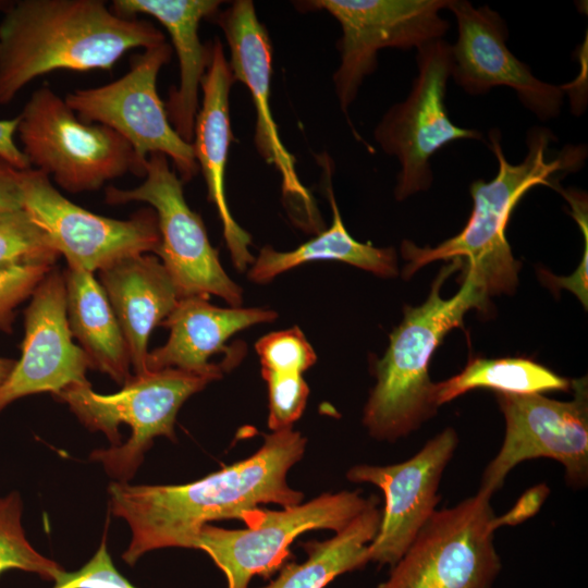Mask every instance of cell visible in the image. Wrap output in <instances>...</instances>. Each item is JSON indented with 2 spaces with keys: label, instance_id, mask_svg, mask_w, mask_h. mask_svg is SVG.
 <instances>
[{
  "label": "cell",
  "instance_id": "1",
  "mask_svg": "<svg viewBox=\"0 0 588 588\" xmlns=\"http://www.w3.org/2000/svg\"><path fill=\"white\" fill-rule=\"evenodd\" d=\"M306 439L293 428L265 436L249 457L196 481L169 486L111 482V512L125 519L132 539L122 559L133 566L145 553L162 548L193 549L209 522L240 518L260 504L282 507L302 502L304 494L290 487V468L304 455Z\"/></svg>",
  "mask_w": 588,
  "mask_h": 588
},
{
  "label": "cell",
  "instance_id": "2",
  "mask_svg": "<svg viewBox=\"0 0 588 588\" xmlns=\"http://www.w3.org/2000/svg\"><path fill=\"white\" fill-rule=\"evenodd\" d=\"M166 42L152 23L101 0H21L0 21V105L56 70H110L128 50Z\"/></svg>",
  "mask_w": 588,
  "mask_h": 588
},
{
  "label": "cell",
  "instance_id": "3",
  "mask_svg": "<svg viewBox=\"0 0 588 588\" xmlns=\"http://www.w3.org/2000/svg\"><path fill=\"white\" fill-rule=\"evenodd\" d=\"M490 149L499 168L489 182L476 180L469 192L473 210L462 231L436 247H418L411 241L402 243V255L407 261L403 274L408 278L418 269L436 260L461 259L464 273H470L489 295L513 293L518 283L520 262L512 254L506 240V226L522 197L532 187L556 186L560 175L576 171L583 164V146H564L550 152L554 134L544 127L529 130L527 155L517 164L506 159L498 128L489 132Z\"/></svg>",
  "mask_w": 588,
  "mask_h": 588
},
{
  "label": "cell",
  "instance_id": "4",
  "mask_svg": "<svg viewBox=\"0 0 588 588\" xmlns=\"http://www.w3.org/2000/svg\"><path fill=\"white\" fill-rule=\"evenodd\" d=\"M462 266L461 259H452L433 281L427 301L418 307H405L384 356L375 364L377 383L364 407L363 424L377 440L394 442L437 414L430 358L446 333L463 326L470 308H487L489 297L470 273H464L453 297H441L442 284Z\"/></svg>",
  "mask_w": 588,
  "mask_h": 588
},
{
  "label": "cell",
  "instance_id": "5",
  "mask_svg": "<svg viewBox=\"0 0 588 588\" xmlns=\"http://www.w3.org/2000/svg\"><path fill=\"white\" fill-rule=\"evenodd\" d=\"M218 379L213 375L166 368L133 375L113 394L96 393L87 381L53 396L66 403L89 430L106 434L111 448L93 451L90 458L101 463L120 482H127L156 437L174 440L175 418L183 403Z\"/></svg>",
  "mask_w": 588,
  "mask_h": 588
},
{
  "label": "cell",
  "instance_id": "6",
  "mask_svg": "<svg viewBox=\"0 0 588 588\" xmlns=\"http://www.w3.org/2000/svg\"><path fill=\"white\" fill-rule=\"evenodd\" d=\"M17 119L16 135L30 168L69 193L97 191L128 172L145 175L126 139L82 121L48 86L33 91Z\"/></svg>",
  "mask_w": 588,
  "mask_h": 588
},
{
  "label": "cell",
  "instance_id": "7",
  "mask_svg": "<svg viewBox=\"0 0 588 588\" xmlns=\"http://www.w3.org/2000/svg\"><path fill=\"white\" fill-rule=\"evenodd\" d=\"M491 497L478 490L436 510L377 588H491L501 569Z\"/></svg>",
  "mask_w": 588,
  "mask_h": 588
},
{
  "label": "cell",
  "instance_id": "8",
  "mask_svg": "<svg viewBox=\"0 0 588 588\" xmlns=\"http://www.w3.org/2000/svg\"><path fill=\"white\" fill-rule=\"evenodd\" d=\"M358 491L324 493L306 503L281 510L257 509L245 514L243 529L205 525L193 549L206 552L225 575L228 588H247L256 576L280 568L290 546L301 534L316 529L335 532L347 526L368 505Z\"/></svg>",
  "mask_w": 588,
  "mask_h": 588
},
{
  "label": "cell",
  "instance_id": "9",
  "mask_svg": "<svg viewBox=\"0 0 588 588\" xmlns=\"http://www.w3.org/2000/svg\"><path fill=\"white\" fill-rule=\"evenodd\" d=\"M171 48L166 41L144 49L120 78L74 89L64 101L82 121L106 125L126 139L144 171L150 155L162 154L172 160L182 182H187L199 171L193 147L171 125L157 91V77L171 59Z\"/></svg>",
  "mask_w": 588,
  "mask_h": 588
},
{
  "label": "cell",
  "instance_id": "10",
  "mask_svg": "<svg viewBox=\"0 0 588 588\" xmlns=\"http://www.w3.org/2000/svg\"><path fill=\"white\" fill-rule=\"evenodd\" d=\"M144 182L133 188L109 186L106 201H143L157 213L160 244L155 254L169 272L180 298L216 295L231 307L243 302L242 289L223 270L200 216L187 205L183 182L162 154L147 158Z\"/></svg>",
  "mask_w": 588,
  "mask_h": 588
},
{
  "label": "cell",
  "instance_id": "11",
  "mask_svg": "<svg viewBox=\"0 0 588 588\" xmlns=\"http://www.w3.org/2000/svg\"><path fill=\"white\" fill-rule=\"evenodd\" d=\"M418 74L407 98L392 106L375 130L385 154L397 158L395 197L426 191L432 183L430 158L457 139H481L482 134L454 124L445 107L452 72L451 45L441 39L417 49Z\"/></svg>",
  "mask_w": 588,
  "mask_h": 588
},
{
  "label": "cell",
  "instance_id": "12",
  "mask_svg": "<svg viewBox=\"0 0 588 588\" xmlns=\"http://www.w3.org/2000/svg\"><path fill=\"white\" fill-rule=\"evenodd\" d=\"M572 401H558L540 393L495 392L505 420V434L499 453L483 470L479 490L492 495L515 466L539 457L560 462L568 487L587 486V381H572Z\"/></svg>",
  "mask_w": 588,
  "mask_h": 588
},
{
  "label": "cell",
  "instance_id": "13",
  "mask_svg": "<svg viewBox=\"0 0 588 588\" xmlns=\"http://www.w3.org/2000/svg\"><path fill=\"white\" fill-rule=\"evenodd\" d=\"M449 0H311L301 10H324L341 25V62L333 75L340 108L347 113L381 49H411L441 39L449 23L440 11Z\"/></svg>",
  "mask_w": 588,
  "mask_h": 588
},
{
  "label": "cell",
  "instance_id": "14",
  "mask_svg": "<svg viewBox=\"0 0 588 588\" xmlns=\"http://www.w3.org/2000/svg\"><path fill=\"white\" fill-rule=\"evenodd\" d=\"M23 203L68 267L94 273L123 258L156 253L160 244L154 209L143 208L127 220L96 215L65 198L49 176L32 168L24 171Z\"/></svg>",
  "mask_w": 588,
  "mask_h": 588
},
{
  "label": "cell",
  "instance_id": "15",
  "mask_svg": "<svg viewBox=\"0 0 588 588\" xmlns=\"http://www.w3.org/2000/svg\"><path fill=\"white\" fill-rule=\"evenodd\" d=\"M457 444L458 437L449 427L406 461L360 464L347 470L350 481L372 483L384 494L380 526L369 544L370 561L393 566L403 556L436 511L440 481Z\"/></svg>",
  "mask_w": 588,
  "mask_h": 588
},
{
  "label": "cell",
  "instance_id": "16",
  "mask_svg": "<svg viewBox=\"0 0 588 588\" xmlns=\"http://www.w3.org/2000/svg\"><path fill=\"white\" fill-rule=\"evenodd\" d=\"M446 9L457 23L451 76L458 86L470 95L506 86L541 121L560 114L569 84L558 86L537 78L507 48L506 25L495 11L487 5L475 8L466 0H449Z\"/></svg>",
  "mask_w": 588,
  "mask_h": 588
},
{
  "label": "cell",
  "instance_id": "17",
  "mask_svg": "<svg viewBox=\"0 0 588 588\" xmlns=\"http://www.w3.org/2000/svg\"><path fill=\"white\" fill-rule=\"evenodd\" d=\"M21 350V358L0 388V413L26 395H54L88 381L89 360L74 344L69 327L64 274L54 267L35 289L25 309Z\"/></svg>",
  "mask_w": 588,
  "mask_h": 588
},
{
  "label": "cell",
  "instance_id": "18",
  "mask_svg": "<svg viewBox=\"0 0 588 588\" xmlns=\"http://www.w3.org/2000/svg\"><path fill=\"white\" fill-rule=\"evenodd\" d=\"M212 17L224 33L233 76L247 87L255 107V145L258 154L279 171L283 194L305 204L313 219V199L298 179L295 158L283 145L271 113L272 46L268 32L249 0H236Z\"/></svg>",
  "mask_w": 588,
  "mask_h": 588
},
{
  "label": "cell",
  "instance_id": "19",
  "mask_svg": "<svg viewBox=\"0 0 588 588\" xmlns=\"http://www.w3.org/2000/svg\"><path fill=\"white\" fill-rule=\"evenodd\" d=\"M210 50V62L200 85L203 100L195 119L192 147L207 185L208 199L220 217L232 261L242 271L254 262L248 250L252 237L233 219L225 196V169L233 138L229 96L236 81L219 38H215Z\"/></svg>",
  "mask_w": 588,
  "mask_h": 588
},
{
  "label": "cell",
  "instance_id": "20",
  "mask_svg": "<svg viewBox=\"0 0 588 588\" xmlns=\"http://www.w3.org/2000/svg\"><path fill=\"white\" fill-rule=\"evenodd\" d=\"M277 317L272 309L223 308L211 305L208 296L182 297L160 323L169 329V339L164 345L148 352L146 371L177 368L221 378L226 371L224 366L209 363V357L224 352L225 342L236 332L272 322Z\"/></svg>",
  "mask_w": 588,
  "mask_h": 588
},
{
  "label": "cell",
  "instance_id": "21",
  "mask_svg": "<svg viewBox=\"0 0 588 588\" xmlns=\"http://www.w3.org/2000/svg\"><path fill=\"white\" fill-rule=\"evenodd\" d=\"M222 3L218 0H114L112 4L118 15H150L169 33L179 60L180 83L170 91L164 106L171 125L191 145L200 85L211 54L210 46L200 41L199 25L204 19L212 17Z\"/></svg>",
  "mask_w": 588,
  "mask_h": 588
},
{
  "label": "cell",
  "instance_id": "22",
  "mask_svg": "<svg viewBox=\"0 0 588 588\" xmlns=\"http://www.w3.org/2000/svg\"><path fill=\"white\" fill-rule=\"evenodd\" d=\"M98 281L124 335L134 375L147 372L149 335L180 299L169 272L158 257L140 254L99 270Z\"/></svg>",
  "mask_w": 588,
  "mask_h": 588
},
{
  "label": "cell",
  "instance_id": "23",
  "mask_svg": "<svg viewBox=\"0 0 588 588\" xmlns=\"http://www.w3.org/2000/svg\"><path fill=\"white\" fill-rule=\"evenodd\" d=\"M63 274L72 336L78 341L90 368L124 385L133 377L131 357L105 290L93 272L68 267Z\"/></svg>",
  "mask_w": 588,
  "mask_h": 588
},
{
  "label": "cell",
  "instance_id": "24",
  "mask_svg": "<svg viewBox=\"0 0 588 588\" xmlns=\"http://www.w3.org/2000/svg\"><path fill=\"white\" fill-rule=\"evenodd\" d=\"M332 208V224L316 237L291 252H277L271 246L261 248L248 271V279L266 284L275 277L302 264L316 260H338L370 271L379 277H395L396 253L360 243L345 229L331 186L327 187Z\"/></svg>",
  "mask_w": 588,
  "mask_h": 588
},
{
  "label": "cell",
  "instance_id": "25",
  "mask_svg": "<svg viewBox=\"0 0 588 588\" xmlns=\"http://www.w3.org/2000/svg\"><path fill=\"white\" fill-rule=\"evenodd\" d=\"M378 503L370 497L367 507L332 538L305 543L306 561L282 565L278 577L261 588H324L335 577L364 567L380 526Z\"/></svg>",
  "mask_w": 588,
  "mask_h": 588
},
{
  "label": "cell",
  "instance_id": "26",
  "mask_svg": "<svg viewBox=\"0 0 588 588\" xmlns=\"http://www.w3.org/2000/svg\"><path fill=\"white\" fill-rule=\"evenodd\" d=\"M477 388L530 394L568 391L572 381L528 358L476 357L470 359L460 373L434 383V402L439 407Z\"/></svg>",
  "mask_w": 588,
  "mask_h": 588
},
{
  "label": "cell",
  "instance_id": "27",
  "mask_svg": "<svg viewBox=\"0 0 588 588\" xmlns=\"http://www.w3.org/2000/svg\"><path fill=\"white\" fill-rule=\"evenodd\" d=\"M61 255L48 233L23 207L0 211V270L13 267H54Z\"/></svg>",
  "mask_w": 588,
  "mask_h": 588
},
{
  "label": "cell",
  "instance_id": "28",
  "mask_svg": "<svg viewBox=\"0 0 588 588\" xmlns=\"http://www.w3.org/2000/svg\"><path fill=\"white\" fill-rule=\"evenodd\" d=\"M19 492L0 497V576L9 569H20L53 581L63 567L34 549L25 536Z\"/></svg>",
  "mask_w": 588,
  "mask_h": 588
},
{
  "label": "cell",
  "instance_id": "29",
  "mask_svg": "<svg viewBox=\"0 0 588 588\" xmlns=\"http://www.w3.org/2000/svg\"><path fill=\"white\" fill-rule=\"evenodd\" d=\"M262 378L303 375L317 360L316 353L298 327L271 332L255 344Z\"/></svg>",
  "mask_w": 588,
  "mask_h": 588
},
{
  "label": "cell",
  "instance_id": "30",
  "mask_svg": "<svg viewBox=\"0 0 588 588\" xmlns=\"http://www.w3.org/2000/svg\"><path fill=\"white\" fill-rule=\"evenodd\" d=\"M268 385V426L272 431L292 428L302 416L309 389L303 375L269 376L264 378Z\"/></svg>",
  "mask_w": 588,
  "mask_h": 588
},
{
  "label": "cell",
  "instance_id": "31",
  "mask_svg": "<svg viewBox=\"0 0 588 588\" xmlns=\"http://www.w3.org/2000/svg\"><path fill=\"white\" fill-rule=\"evenodd\" d=\"M52 588H137L114 566L107 548V531L93 558L74 572L61 571Z\"/></svg>",
  "mask_w": 588,
  "mask_h": 588
},
{
  "label": "cell",
  "instance_id": "32",
  "mask_svg": "<svg viewBox=\"0 0 588 588\" xmlns=\"http://www.w3.org/2000/svg\"><path fill=\"white\" fill-rule=\"evenodd\" d=\"M52 268L28 266L0 270L1 331L5 333L12 332L16 307L32 296L35 289Z\"/></svg>",
  "mask_w": 588,
  "mask_h": 588
},
{
  "label": "cell",
  "instance_id": "33",
  "mask_svg": "<svg viewBox=\"0 0 588 588\" xmlns=\"http://www.w3.org/2000/svg\"><path fill=\"white\" fill-rule=\"evenodd\" d=\"M24 171L12 166L0 156V211L24 207Z\"/></svg>",
  "mask_w": 588,
  "mask_h": 588
},
{
  "label": "cell",
  "instance_id": "34",
  "mask_svg": "<svg viewBox=\"0 0 588 588\" xmlns=\"http://www.w3.org/2000/svg\"><path fill=\"white\" fill-rule=\"evenodd\" d=\"M548 493L549 488L546 485H539L527 490L507 513L497 516V526L516 525L535 515Z\"/></svg>",
  "mask_w": 588,
  "mask_h": 588
},
{
  "label": "cell",
  "instance_id": "35",
  "mask_svg": "<svg viewBox=\"0 0 588 588\" xmlns=\"http://www.w3.org/2000/svg\"><path fill=\"white\" fill-rule=\"evenodd\" d=\"M17 122V117L0 120V156L17 169L26 170L30 166L14 139Z\"/></svg>",
  "mask_w": 588,
  "mask_h": 588
},
{
  "label": "cell",
  "instance_id": "36",
  "mask_svg": "<svg viewBox=\"0 0 588 588\" xmlns=\"http://www.w3.org/2000/svg\"><path fill=\"white\" fill-rule=\"evenodd\" d=\"M15 363H16L15 359L0 356V388L9 378L10 373L12 372L15 366Z\"/></svg>",
  "mask_w": 588,
  "mask_h": 588
}]
</instances>
